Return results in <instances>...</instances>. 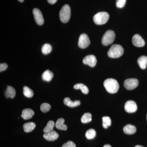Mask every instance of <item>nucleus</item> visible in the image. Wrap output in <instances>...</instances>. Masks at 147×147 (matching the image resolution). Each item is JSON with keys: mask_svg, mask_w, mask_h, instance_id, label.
<instances>
[{"mask_svg": "<svg viewBox=\"0 0 147 147\" xmlns=\"http://www.w3.org/2000/svg\"><path fill=\"white\" fill-rule=\"evenodd\" d=\"M105 89L110 94H115L119 90V86L118 82L115 79H108L103 82Z\"/></svg>", "mask_w": 147, "mask_h": 147, "instance_id": "obj_1", "label": "nucleus"}, {"mask_svg": "<svg viewBox=\"0 0 147 147\" xmlns=\"http://www.w3.org/2000/svg\"><path fill=\"white\" fill-rule=\"evenodd\" d=\"M124 49L121 45L114 44L111 46L108 52V57L111 58L120 57L123 55Z\"/></svg>", "mask_w": 147, "mask_h": 147, "instance_id": "obj_2", "label": "nucleus"}, {"mask_svg": "<svg viewBox=\"0 0 147 147\" xmlns=\"http://www.w3.org/2000/svg\"><path fill=\"white\" fill-rule=\"evenodd\" d=\"M71 16V9L68 5H65L62 7L59 12L60 19L62 22L66 23L68 22Z\"/></svg>", "mask_w": 147, "mask_h": 147, "instance_id": "obj_3", "label": "nucleus"}, {"mask_svg": "<svg viewBox=\"0 0 147 147\" xmlns=\"http://www.w3.org/2000/svg\"><path fill=\"white\" fill-rule=\"evenodd\" d=\"M109 18V14L105 11L99 12L93 17V21L96 25H101L107 23Z\"/></svg>", "mask_w": 147, "mask_h": 147, "instance_id": "obj_4", "label": "nucleus"}, {"mask_svg": "<svg viewBox=\"0 0 147 147\" xmlns=\"http://www.w3.org/2000/svg\"><path fill=\"white\" fill-rule=\"evenodd\" d=\"M115 34L114 31L110 30L107 31L102 36L101 40L102 45L108 46L112 44L115 40Z\"/></svg>", "mask_w": 147, "mask_h": 147, "instance_id": "obj_5", "label": "nucleus"}, {"mask_svg": "<svg viewBox=\"0 0 147 147\" xmlns=\"http://www.w3.org/2000/svg\"><path fill=\"white\" fill-rule=\"evenodd\" d=\"M90 41L88 36L86 34H82L79 36L78 40V46L80 48L85 49L88 47Z\"/></svg>", "mask_w": 147, "mask_h": 147, "instance_id": "obj_6", "label": "nucleus"}, {"mask_svg": "<svg viewBox=\"0 0 147 147\" xmlns=\"http://www.w3.org/2000/svg\"><path fill=\"white\" fill-rule=\"evenodd\" d=\"M139 85V81L137 79L131 78L126 79L124 82V86L126 89L132 90L137 88Z\"/></svg>", "mask_w": 147, "mask_h": 147, "instance_id": "obj_7", "label": "nucleus"}, {"mask_svg": "<svg viewBox=\"0 0 147 147\" xmlns=\"http://www.w3.org/2000/svg\"><path fill=\"white\" fill-rule=\"evenodd\" d=\"M33 13L36 24L39 26H42L44 23V20L41 11L38 9L34 8L33 10Z\"/></svg>", "mask_w": 147, "mask_h": 147, "instance_id": "obj_8", "label": "nucleus"}, {"mask_svg": "<svg viewBox=\"0 0 147 147\" xmlns=\"http://www.w3.org/2000/svg\"><path fill=\"white\" fill-rule=\"evenodd\" d=\"M83 62L84 64L89 65L91 67H94L96 65L97 60L94 55H89L84 58Z\"/></svg>", "mask_w": 147, "mask_h": 147, "instance_id": "obj_9", "label": "nucleus"}, {"mask_svg": "<svg viewBox=\"0 0 147 147\" xmlns=\"http://www.w3.org/2000/svg\"><path fill=\"white\" fill-rule=\"evenodd\" d=\"M125 110L129 113H134L137 111V106L136 102L133 100H128L125 103Z\"/></svg>", "mask_w": 147, "mask_h": 147, "instance_id": "obj_10", "label": "nucleus"}, {"mask_svg": "<svg viewBox=\"0 0 147 147\" xmlns=\"http://www.w3.org/2000/svg\"><path fill=\"white\" fill-rule=\"evenodd\" d=\"M132 42L133 45L137 47H142L144 46L145 42L141 36L139 34L134 35L132 38Z\"/></svg>", "mask_w": 147, "mask_h": 147, "instance_id": "obj_11", "label": "nucleus"}, {"mask_svg": "<svg viewBox=\"0 0 147 147\" xmlns=\"http://www.w3.org/2000/svg\"><path fill=\"white\" fill-rule=\"evenodd\" d=\"M59 137V134L54 130L46 132L43 134L44 139L48 141H55Z\"/></svg>", "mask_w": 147, "mask_h": 147, "instance_id": "obj_12", "label": "nucleus"}, {"mask_svg": "<svg viewBox=\"0 0 147 147\" xmlns=\"http://www.w3.org/2000/svg\"><path fill=\"white\" fill-rule=\"evenodd\" d=\"M34 115L33 110L30 108H26L23 110L21 116L24 120H28L32 118Z\"/></svg>", "mask_w": 147, "mask_h": 147, "instance_id": "obj_13", "label": "nucleus"}, {"mask_svg": "<svg viewBox=\"0 0 147 147\" xmlns=\"http://www.w3.org/2000/svg\"><path fill=\"white\" fill-rule=\"evenodd\" d=\"M63 102L65 105L70 107V108H74L79 106L81 104V102L79 100H75L72 101L70 100V98L68 97H66L64 99Z\"/></svg>", "mask_w": 147, "mask_h": 147, "instance_id": "obj_14", "label": "nucleus"}, {"mask_svg": "<svg viewBox=\"0 0 147 147\" xmlns=\"http://www.w3.org/2000/svg\"><path fill=\"white\" fill-rule=\"evenodd\" d=\"M16 92L15 89L13 87L8 86L5 92V95L7 98L10 97L13 98L16 96Z\"/></svg>", "mask_w": 147, "mask_h": 147, "instance_id": "obj_15", "label": "nucleus"}, {"mask_svg": "<svg viewBox=\"0 0 147 147\" xmlns=\"http://www.w3.org/2000/svg\"><path fill=\"white\" fill-rule=\"evenodd\" d=\"M123 131L125 134L130 135L134 134L137 131V129L134 125L128 124L123 127Z\"/></svg>", "mask_w": 147, "mask_h": 147, "instance_id": "obj_16", "label": "nucleus"}, {"mask_svg": "<svg viewBox=\"0 0 147 147\" xmlns=\"http://www.w3.org/2000/svg\"><path fill=\"white\" fill-rule=\"evenodd\" d=\"M137 63L140 68L142 69H145L146 68L147 65V57L141 56L137 60Z\"/></svg>", "mask_w": 147, "mask_h": 147, "instance_id": "obj_17", "label": "nucleus"}, {"mask_svg": "<svg viewBox=\"0 0 147 147\" xmlns=\"http://www.w3.org/2000/svg\"><path fill=\"white\" fill-rule=\"evenodd\" d=\"M65 120L63 118L58 119L55 124L56 128L60 130H66L67 129V127L66 125L64 124Z\"/></svg>", "mask_w": 147, "mask_h": 147, "instance_id": "obj_18", "label": "nucleus"}, {"mask_svg": "<svg viewBox=\"0 0 147 147\" xmlns=\"http://www.w3.org/2000/svg\"><path fill=\"white\" fill-rule=\"evenodd\" d=\"M54 74L52 71L49 70H47L42 73V80L45 82H50L52 80Z\"/></svg>", "mask_w": 147, "mask_h": 147, "instance_id": "obj_19", "label": "nucleus"}, {"mask_svg": "<svg viewBox=\"0 0 147 147\" xmlns=\"http://www.w3.org/2000/svg\"><path fill=\"white\" fill-rule=\"evenodd\" d=\"M74 88L76 90H81L82 93L85 94H88L89 92L88 88L86 86H85L84 84H75L74 86Z\"/></svg>", "mask_w": 147, "mask_h": 147, "instance_id": "obj_20", "label": "nucleus"}, {"mask_svg": "<svg viewBox=\"0 0 147 147\" xmlns=\"http://www.w3.org/2000/svg\"><path fill=\"white\" fill-rule=\"evenodd\" d=\"M36 127L35 124L34 122H28L24 124V131L26 132H31Z\"/></svg>", "mask_w": 147, "mask_h": 147, "instance_id": "obj_21", "label": "nucleus"}, {"mask_svg": "<svg viewBox=\"0 0 147 147\" xmlns=\"http://www.w3.org/2000/svg\"><path fill=\"white\" fill-rule=\"evenodd\" d=\"M92 115L90 113H86L82 116L81 118V121L82 123H87L91 121Z\"/></svg>", "mask_w": 147, "mask_h": 147, "instance_id": "obj_22", "label": "nucleus"}, {"mask_svg": "<svg viewBox=\"0 0 147 147\" xmlns=\"http://www.w3.org/2000/svg\"><path fill=\"white\" fill-rule=\"evenodd\" d=\"M24 94L26 97L27 98H32L34 96V93L32 90L29 87L24 86Z\"/></svg>", "mask_w": 147, "mask_h": 147, "instance_id": "obj_23", "label": "nucleus"}, {"mask_svg": "<svg viewBox=\"0 0 147 147\" xmlns=\"http://www.w3.org/2000/svg\"><path fill=\"white\" fill-rule=\"evenodd\" d=\"M52 50V47L51 45L48 43H46L42 45L41 51L42 54L46 55L51 53Z\"/></svg>", "mask_w": 147, "mask_h": 147, "instance_id": "obj_24", "label": "nucleus"}, {"mask_svg": "<svg viewBox=\"0 0 147 147\" xmlns=\"http://www.w3.org/2000/svg\"><path fill=\"white\" fill-rule=\"evenodd\" d=\"M55 125V122L53 121H49L47 124V125L44 127L43 131L45 133H46V132L53 131Z\"/></svg>", "mask_w": 147, "mask_h": 147, "instance_id": "obj_25", "label": "nucleus"}, {"mask_svg": "<svg viewBox=\"0 0 147 147\" xmlns=\"http://www.w3.org/2000/svg\"><path fill=\"white\" fill-rule=\"evenodd\" d=\"M102 126L104 128L107 129L111 125V120L110 117L105 116L102 118Z\"/></svg>", "mask_w": 147, "mask_h": 147, "instance_id": "obj_26", "label": "nucleus"}, {"mask_svg": "<svg viewBox=\"0 0 147 147\" xmlns=\"http://www.w3.org/2000/svg\"><path fill=\"white\" fill-rule=\"evenodd\" d=\"M96 135L95 130L93 129H90L87 131L86 133V137L88 139H94Z\"/></svg>", "mask_w": 147, "mask_h": 147, "instance_id": "obj_27", "label": "nucleus"}, {"mask_svg": "<svg viewBox=\"0 0 147 147\" xmlns=\"http://www.w3.org/2000/svg\"><path fill=\"white\" fill-rule=\"evenodd\" d=\"M51 106L50 104L47 103H43L40 105V110L43 113L48 112L51 109Z\"/></svg>", "mask_w": 147, "mask_h": 147, "instance_id": "obj_28", "label": "nucleus"}, {"mask_svg": "<svg viewBox=\"0 0 147 147\" xmlns=\"http://www.w3.org/2000/svg\"><path fill=\"white\" fill-rule=\"evenodd\" d=\"M126 0H117L116 5L118 8H122L126 3Z\"/></svg>", "mask_w": 147, "mask_h": 147, "instance_id": "obj_29", "label": "nucleus"}, {"mask_svg": "<svg viewBox=\"0 0 147 147\" xmlns=\"http://www.w3.org/2000/svg\"><path fill=\"white\" fill-rule=\"evenodd\" d=\"M62 147H76V146L72 141H69L64 144Z\"/></svg>", "mask_w": 147, "mask_h": 147, "instance_id": "obj_30", "label": "nucleus"}, {"mask_svg": "<svg viewBox=\"0 0 147 147\" xmlns=\"http://www.w3.org/2000/svg\"><path fill=\"white\" fill-rule=\"evenodd\" d=\"M8 65L6 63H1L0 65V71H4L7 69Z\"/></svg>", "mask_w": 147, "mask_h": 147, "instance_id": "obj_31", "label": "nucleus"}, {"mask_svg": "<svg viewBox=\"0 0 147 147\" xmlns=\"http://www.w3.org/2000/svg\"><path fill=\"white\" fill-rule=\"evenodd\" d=\"M57 0H47L48 2L51 4H54L57 2Z\"/></svg>", "mask_w": 147, "mask_h": 147, "instance_id": "obj_32", "label": "nucleus"}, {"mask_svg": "<svg viewBox=\"0 0 147 147\" xmlns=\"http://www.w3.org/2000/svg\"><path fill=\"white\" fill-rule=\"evenodd\" d=\"M103 147H112L109 144H105L103 146Z\"/></svg>", "mask_w": 147, "mask_h": 147, "instance_id": "obj_33", "label": "nucleus"}, {"mask_svg": "<svg viewBox=\"0 0 147 147\" xmlns=\"http://www.w3.org/2000/svg\"><path fill=\"white\" fill-rule=\"evenodd\" d=\"M135 147H144V146H141V145H137V146H136Z\"/></svg>", "mask_w": 147, "mask_h": 147, "instance_id": "obj_34", "label": "nucleus"}, {"mask_svg": "<svg viewBox=\"0 0 147 147\" xmlns=\"http://www.w3.org/2000/svg\"><path fill=\"white\" fill-rule=\"evenodd\" d=\"M18 1H19V2H24V0H18Z\"/></svg>", "mask_w": 147, "mask_h": 147, "instance_id": "obj_35", "label": "nucleus"}, {"mask_svg": "<svg viewBox=\"0 0 147 147\" xmlns=\"http://www.w3.org/2000/svg\"></svg>", "mask_w": 147, "mask_h": 147, "instance_id": "obj_36", "label": "nucleus"}]
</instances>
